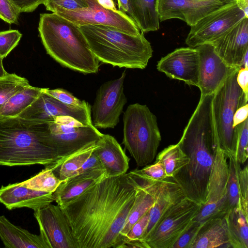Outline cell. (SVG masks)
Listing matches in <instances>:
<instances>
[{"instance_id":"cell-1","label":"cell","mask_w":248,"mask_h":248,"mask_svg":"<svg viewBox=\"0 0 248 248\" xmlns=\"http://www.w3.org/2000/svg\"><path fill=\"white\" fill-rule=\"evenodd\" d=\"M129 173L105 177L62 206L79 248H121V234L136 200Z\"/></svg>"},{"instance_id":"cell-2","label":"cell","mask_w":248,"mask_h":248,"mask_svg":"<svg viewBox=\"0 0 248 248\" xmlns=\"http://www.w3.org/2000/svg\"><path fill=\"white\" fill-rule=\"evenodd\" d=\"M214 93L201 96L179 141L177 143L189 159L188 163L172 178L186 197L203 205L217 149L220 147L214 124Z\"/></svg>"},{"instance_id":"cell-3","label":"cell","mask_w":248,"mask_h":248,"mask_svg":"<svg viewBox=\"0 0 248 248\" xmlns=\"http://www.w3.org/2000/svg\"><path fill=\"white\" fill-rule=\"evenodd\" d=\"M49 122L19 116L0 118V166H46L55 162Z\"/></svg>"},{"instance_id":"cell-4","label":"cell","mask_w":248,"mask_h":248,"mask_svg":"<svg viewBox=\"0 0 248 248\" xmlns=\"http://www.w3.org/2000/svg\"><path fill=\"white\" fill-rule=\"evenodd\" d=\"M38 29L47 53L56 62L82 73L98 71L100 62L78 25L55 13H44L40 15Z\"/></svg>"},{"instance_id":"cell-5","label":"cell","mask_w":248,"mask_h":248,"mask_svg":"<svg viewBox=\"0 0 248 248\" xmlns=\"http://www.w3.org/2000/svg\"><path fill=\"white\" fill-rule=\"evenodd\" d=\"M89 47L100 62L120 68L143 69L153 55L142 32L132 35L100 25H79Z\"/></svg>"},{"instance_id":"cell-6","label":"cell","mask_w":248,"mask_h":248,"mask_svg":"<svg viewBox=\"0 0 248 248\" xmlns=\"http://www.w3.org/2000/svg\"><path fill=\"white\" fill-rule=\"evenodd\" d=\"M123 144L138 167L149 165L155 158L161 140L156 116L145 105H129L123 116Z\"/></svg>"},{"instance_id":"cell-7","label":"cell","mask_w":248,"mask_h":248,"mask_svg":"<svg viewBox=\"0 0 248 248\" xmlns=\"http://www.w3.org/2000/svg\"><path fill=\"white\" fill-rule=\"evenodd\" d=\"M238 71L231 75L214 93L212 101L214 124L220 148L227 155H234L237 136L233 127L236 110L248 103L247 97L238 85Z\"/></svg>"},{"instance_id":"cell-8","label":"cell","mask_w":248,"mask_h":248,"mask_svg":"<svg viewBox=\"0 0 248 248\" xmlns=\"http://www.w3.org/2000/svg\"><path fill=\"white\" fill-rule=\"evenodd\" d=\"M202 204L185 197L171 206L143 239L148 248H172L189 228Z\"/></svg>"},{"instance_id":"cell-9","label":"cell","mask_w":248,"mask_h":248,"mask_svg":"<svg viewBox=\"0 0 248 248\" xmlns=\"http://www.w3.org/2000/svg\"><path fill=\"white\" fill-rule=\"evenodd\" d=\"M244 17L247 16L235 0L211 12L191 26L185 43L193 48L210 44Z\"/></svg>"},{"instance_id":"cell-10","label":"cell","mask_w":248,"mask_h":248,"mask_svg":"<svg viewBox=\"0 0 248 248\" xmlns=\"http://www.w3.org/2000/svg\"><path fill=\"white\" fill-rule=\"evenodd\" d=\"M228 174V157L219 147L209 178L205 202L193 221L204 222L212 218L223 217L227 214Z\"/></svg>"},{"instance_id":"cell-11","label":"cell","mask_w":248,"mask_h":248,"mask_svg":"<svg viewBox=\"0 0 248 248\" xmlns=\"http://www.w3.org/2000/svg\"><path fill=\"white\" fill-rule=\"evenodd\" d=\"M125 71L116 79L101 85L96 92L91 108L92 123L96 128H113L119 122L120 116L127 102L124 92Z\"/></svg>"},{"instance_id":"cell-12","label":"cell","mask_w":248,"mask_h":248,"mask_svg":"<svg viewBox=\"0 0 248 248\" xmlns=\"http://www.w3.org/2000/svg\"><path fill=\"white\" fill-rule=\"evenodd\" d=\"M87 7L75 10L63 9L55 13L77 25H100L115 28L124 32L138 35L141 32L134 20L125 13L102 7L97 0H85Z\"/></svg>"},{"instance_id":"cell-13","label":"cell","mask_w":248,"mask_h":248,"mask_svg":"<svg viewBox=\"0 0 248 248\" xmlns=\"http://www.w3.org/2000/svg\"><path fill=\"white\" fill-rule=\"evenodd\" d=\"M34 211L40 233L50 248H79L69 222L59 205L50 203Z\"/></svg>"},{"instance_id":"cell-14","label":"cell","mask_w":248,"mask_h":248,"mask_svg":"<svg viewBox=\"0 0 248 248\" xmlns=\"http://www.w3.org/2000/svg\"><path fill=\"white\" fill-rule=\"evenodd\" d=\"M195 48L199 56L198 87L201 91V96L213 94L231 75L239 69L227 64L210 44H204Z\"/></svg>"},{"instance_id":"cell-15","label":"cell","mask_w":248,"mask_h":248,"mask_svg":"<svg viewBox=\"0 0 248 248\" xmlns=\"http://www.w3.org/2000/svg\"><path fill=\"white\" fill-rule=\"evenodd\" d=\"M69 116L85 125L93 124L91 108L66 105L43 91L39 96L18 116L33 120L51 122L55 117Z\"/></svg>"},{"instance_id":"cell-16","label":"cell","mask_w":248,"mask_h":248,"mask_svg":"<svg viewBox=\"0 0 248 248\" xmlns=\"http://www.w3.org/2000/svg\"><path fill=\"white\" fill-rule=\"evenodd\" d=\"M231 2L221 0H157L156 9L160 22L177 18L191 27L208 14Z\"/></svg>"},{"instance_id":"cell-17","label":"cell","mask_w":248,"mask_h":248,"mask_svg":"<svg viewBox=\"0 0 248 248\" xmlns=\"http://www.w3.org/2000/svg\"><path fill=\"white\" fill-rule=\"evenodd\" d=\"M157 69L168 77L198 86L199 56L196 48L180 47L158 62Z\"/></svg>"},{"instance_id":"cell-18","label":"cell","mask_w":248,"mask_h":248,"mask_svg":"<svg viewBox=\"0 0 248 248\" xmlns=\"http://www.w3.org/2000/svg\"><path fill=\"white\" fill-rule=\"evenodd\" d=\"M210 44L229 66L239 70L242 68L244 56L248 51V17L243 18Z\"/></svg>"},{"instance_id":"cell-19","label":"cell","mask_w":248,"mask_h":248,"mask_svg":"<svg viewBox=\"0 0 248 248\" xmlns=\"http://www.w3.org/2000/svg\"><path fill=\"white\" fill-rule=\"evenodd\" d=\"M54 201L52 193L30 189L19 183L0 188V202L9 210L28 207L34 211Z\"/></svg>"},{"instance_id":"cell-20","label":"cell","mask_w":248,"mask_h":248,"mask_svg":"<svg viewBox=\"0 0 248 248\" xmlns=\"http://www.w3.org/2000/svg\"><path fill=\"white\" fill-rule=\"evenodd\" d=\"M102 135L93 124L84 125L62 134L54 135L50 132V143L56 151L59 159L97 142Z\"/></svg>"},{"instance_id":"cell-21","label":"cell","mask_w":248,"mask_h":248,"mask_svg":"<svg viewBox=\"0 0 248 248\" xmlns=\"http://www.w3.org/2000/svg\"><path fill=\"white\" fill-rule=\"evenodd\" d=\"M94 152L104 168L107 177H116L126 173L130 158L113 136L103 134Z\"/></svg>"},{"instance_id":"cell-22","label":"cell","mask_w":248,"mask_h":248,"mask_svg":"<svg viewBox=\"0 0 248 248\" xmlns=\"http://www.w3.org/2000/svg\"><path fill=\"white\" fill-rule=\"evenodd\" d=\"M107 177L104 169L86 171L62 181L52 193L54 201L62 206Z\"/></svg>"},{"instance_id":"cell-23","label":"cell","mask_w":248,"mask_h":248,"mask_svg":"<svg viewBox=\"0 0 248 248\" xmlns=\"http://www.w3.org/2000/svg\"><path fill=\"white\" fill-rule=\"evenodd\" d=\"M186 197L184 191L171 177L163 180L159 186L155 203L150 210L148 226L143 239L152 230L161 216L174 204Z\"/></svg>"},{"instance_id":"cell-24","label":"cell","mask_w":248,"mask_h":248,"mask_svg":"<svg viewBox=\"0 0 248 248\" xmlns=\"http://www.w3.org/2000/svg\"><path fill=\"white\" fill-rule=\"evenodd\" d=\"M0 238L9 248H50L40 233L33 234L12 223L4 216H0Z\"/></svg>"},{"instance_id":"cell-25","label":"cell","mask_w":248,"mask_h":248,"mask_svg":"<svg viewBox=\"0 0 248 248\" xmlns=\"http://www.w3.org/2000/svg\"><path fill=\"white\" fill-rule=\"evenodd\" d=\"M231 247L223 217L212 218L203 223L190 248Z\"/></svg>"},{"instance_id":"cell-26","label":"cell","mask_w":248,"mask_h":248,"mask_svg":"<svg viewBox=\"0 0 248 248\" xmlns=\"http://www.w3.org/2000/svg\"><path fill=\"white\" fill-rule=\"evenodd\" d=\"M130 16L141 32L155 31L159 28L157 0H127Z\"/></svg>"},{"instance_id":"cell-27","label":"cell","mask_w":248,"mask_h":248,"mask_svg":"<svg viewBox=\"0 0 248 248\" xmlns=\"http://www.w3.org/2000/svg\"><path fill=\"white\" fill-rule=\"evenodd\" d=\"M98 141L73 153L45 167L50 168L60 180H64L76 175L77 170L91 155L98 145Z\"/></svg>"},{"instance_id":"cell-28","label":"cell","mask_w":248,"mask_h":248,"mask_svg":"<svg viewBox=\"0 0 248 248\" xmlns=\"http://www.w3.org/2000/svg\"><path fill=\"white\" fill-rule=\"evenodd\" d=\"M224 218L231 247L248 248V217L238 208L228 212Z\"/></svg>"},{"instance_id":"cell-29","label":"cell","mask_w":248,"mask_h":248,"mask_svg":"<svg viewBox=\"0 0 248 248\" xmlns=\"http://www.w3.org/2000/svg\"><path fill=\"white\" fill-rule=\"evenodd\" d=\"M43 89L29 85L14 94L0 108V118L18 116L39 96Z\"/></svg>"},{"instance_id":"cell-30","label":"cell","mask_w":248,"mask_h":248,"mask_svg":"<svg viewBox=\"0 0 248 248\" xmlns=\"http://www.w3.org/2000/svg\"><path fill=\"white\" fill-rule=\"evenodd\" d=\"M156 160L163 163L167 176L171 178L189 161L188 157L178 143L164 149L158 154Z\"/></svg>"},{"instance_id":"cell-31","label":"cell","mask_w":248,"mask_h":248,"mask_svg":"<svg viewBox=\"0 0 248 248\" xmlns=\"http://www.w3.org/2000/svg\"><path fill=\"white\" fill-rule=\"evenodd\" d=\"M62 182L55 175L50 168L45 167L37 174L19 183L30 189L53 193Z\"/></svg>"},{"instance_id":"cell-32","label":"cell","mask_w":248,"mask_h":248,"mask_svg":"<svg viewBox=\"0 0 248 248\" xmlns=\"http://www.w3.org/2000/svg\"><path fill=\"white\" fill-rule=\"evenodd\" d=\"M227 156L229 163L227 195L228 212H229L235 208H239L238 171L240 167V164L237 162L232 155H228Z\"/></svg>"},{"instance_id":"cell-33","label":"cell","mask_w":248,"mask_h":248,"mask_svg":"<svg viewBox=\"0 0 248 248\" xmlns=\"http://www.w3.org/2000/svg\"><path fill=\"white\" fill-rule=\"evenodd\" d=\"M30 85L25 78L8 74L0 78V108L14 94Z\"/></svg>"},{"instance_id":"cell-34","label":"cell","mask_w":248,"mask_h":248,"mask_svg":"<svg viewBox=\"0 0 248 248\" xmlns=\"http://www.w3.org/2000/svg\"><path fill=\"white\" fill-rule=\"evenodd\" d=\"M237 136L234 157L240 164H244L248 157V119L236 126Z\"/></svg>"},{"instance_id":"cell-35","label":"cell","mask_w":248,"mask_h":248,"mask_svg":"<svg viewBox=\"0 0 248 248\" xmlns=\"http://www.w3.org/2000/svg\"><path fill=\"white\" fill-rule=\"evenodd\" d=\"M22 34L16 30L0 31V56L4 59L18 45Z\"/></svg>"},{"instance_id":"cell-36","label":"cell","mask_w":248,"mask_h":248,"mask_svg":"<svg viewBox=\"0 0 248 248\" xmlns=\"http://www.w3.org/2000/svg\"><path fill=\"white\" fill-rule=\"evenodd\" d=\"M238 186L239 208L244 215L248 217V169L246 165L239 168L238 171Z\"/></svg>"},{"instance_id":"cell-37","label":"cell","mask_w":248,"mask_h":248,"mask_svg":"<svg viewBox=\"0 0 248 248\" xmlns=\"http://www.w3.org/2000/svg\"><path fill=\"white\" fill-rule=\"evenodd\" d=\"M43 91L66 105L77 107H86L90 106L84 100H80L68 91L61 88H43Z\"/></svg>"},{"instance_id":"cell-38","label":"cell","mask_w":248,"mask_h":248,"mask_svg":"<svg viewBox=\"0 0 248 248\" xmlns=\"http://www.w3.org/2000/svg\"><path fill=\"white\" fill-rule=\"evenodd\" d=\"M43 4L46 10L54 13L60 9L75 10L87 7L85 0H45Z\"/></svg>"},{"instance_id":"cell-39","label":"cell","mask_w":248,"mask_h":248,"mask_svg":"<svg viewBox=\"0 0 248 248\" xmlns=\"http://www.w3.org/2000/svg\"><path fill=\"white\" fill-rule=\"evenodd\" d=\"M20 12L11 0H0V18L8 24L18 25Z\"/></svg>"},{"instance_id":"cell-40","label":"cell","mask_w":248,"mask_h":248,"mask_svg":"<svg viewBox=\"0 0 248 248\" xmlns=\"http://www.w3.org/2000/svg\"><path fill=\"white\" fill-rule=\"evenodd\" d=\"M203 223L193 221L189 228L179 237L172 248H190Z\"/></svg>"},{"instance_id":"cell-41","label":"cell","mask_w":248,"mask_h":248,"mask_svg":"<svg viewBox=\"0 0 248 248\" xmlns=\"http://www.w3.org/2000/svg\"><path fill=\"white\" fill-rule=\"evenodd\" d=\"M137 170L142 175L151 179L163 180L168 178L163 163L158 160H156L153 164L148 165Z\"/></svg>"},{"instance_id":"cell-42","label":"cell","mask_w":248,"mask_h":248,"mask_svg":"<svg viewBox=\"0 0 248 248\" xmlns=\"http://www.w3.org/2000/svg\"><path fill=\"white\" fill-rule=\"evenodd\" d=\"M150 210L142 216L131 228L125 236L126 242L139 240L142 236L149 223Z\"/></svg>"},{"instance_id":"cell-43","label":"cell","mask_w":248,"mask_h":248,"mask_svg":"<svg viewBox=\"0 0 248 248\" xmlns=\"http://www.w3.org/2000/svg\"><path fill=\"white\" fill-rule=\"evenodd\" d=\"M20 13L33 12L45 0H11Z\"/></svg>"},{"instance_id":"cell-44","label":"cell","mask_w":248,"mask_h":248,"mask_svg":"<svg viewBox=\"0 0 248 248\" xmlns=\"http://www.w3.org/2000/svg\"><path fill=\"white\" fill-rule=\"evenodd\" d=\"M104 168L94 150L89 158L77 170L76 175L86 171Z\"/></svg>"},{"instance_id":"cell-45","label":"cell","mask_w":248,"mask_h":248,"mask_svg":"<svg viewBox=\"0 0 248 248\" xmlns=\"http://www.w3.org/2000/svg\"><path fill=\"white\" fill-rule=\"evenodd\" d=\"M236 80L246 96L248 97V68H241L238 70Z\"/></svg>"},{"instance_id":"cell-46","label":"cell","mask_w":248,"mask_h":248,"mask_svg":"<svg viewBox=\"0 0 248 248\" xmlns=\"http://www.w3.org/2000/svg\"><path fill=\"white\" fill-rule=\"evenodd\" d=\"M248 104L238 108L235 111L233 118V127L234 128L236 125L243 122L248 118Z\"/></svg>"},{"instance_id":"cell-47","label":"cell","mask_w":248,"mask_h":248,"mask_svg":"<svg viewBox=\"0 0 248 248\" xmlns=\"http://www.w3.org/2000/svg\"><path fill=\"white\" fill-rule=\"evenodd\" d=\"M121 248H148L145 243L140 240L128 241L124 243Z\"/></svg>"},{"instance_id":"cell-48","label":"cell","mask_w":248,"mask_h":248,"mask_svg":"<svg viewBox=\"0 0 248 248\" xmlns=\"http://www.w3.org/2000/svg\"><path fill=\"white\" fill-rule=\"evenodd\" d=\"M98 3L104 8L116 10V8L113 0H97Z\"/></svg>"},{"instance_id":"cell-49","label":"cell","mask_w":248,"mask_h":248,"mask_svg":"<svg viewBox=\"0 0 248 248\" xmlns=\"http://www.w3.org/2000/svg\"><path fill=\"white\" fill-rule=\"evenodd\" d=\"M238 7L243 11L248 17V0H235Z\"/></svg>"},{"instance_id":"cell-50","label":"cell","mask_w":248,"mask_h":248,"mask_svg":"<svg viewBox=\"0 0 248 248\" xmlns=\"http://www.w3.org/2000/svg\"><path fill=\"white\" fill-rule=\"evenodd\" d=\"M119 10L125 13L127 15L129 13V7L127 0H117Z\"/></svg>"},{"instance_id":"cell-51","label":"cell","mask_w":248,"mask_h":248,"mask_svg":"<svg viewBox=\"0 0 248 248\" xmlns=\"http://www.w3.org/2000/svg\"><path fill=\"white\" fill-rule=\"evenodd\" d=\"M3 58L0 56V78L6 76L9 73L4 68L2 64Z\"/></svg>"},{"instance_id":"cell-52","label":"cell","mask_w":248,"mask_h":248,"mask_svg":"<svg viewBox=\"0 0 248 248\" xmlns=\"http://www.w3.org/2000/svg\"><path fill=\"white\" fill-rule=\"evenodd\" d=\"M248 51L247 52L244 56L243 61V67L242 68H248Z\"/></svg>"},{"instance_id":"cell-53","label":"cell","mask_w":248,"mask_h":248,"mask_svg":"<svg viewBox=\"0 0 248 248\" xmlns=\"http://www.w3.org/2000/svg\"><path fill=\"white\" fill-rule=\"evenodd\" d=\"M195 1H204V0H193ZM224 0V1H232L235 0Z\"/></svg>"}]
</instances>
